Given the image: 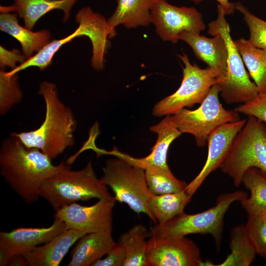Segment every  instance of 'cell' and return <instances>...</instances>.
Segmentation results:
<instances>
[{
	"label": "cell",
	"instance_id": "cell-1",
	"mask_svg": "<svg viewBox=\"0 0 266 266\" xmlns=\"http://www.w3.org/2000/svg\"><path fill=\"white\" fill-rule=\"evenodd\" d=\"M51 160L39 149L27 147L11 133L0 147V174L24 201L32 204L40 197L43 183L66 165L63 161L55 165Z\"/></svg>",
	"mask_w": 266,
	"mask_h": 266
},
{
	"label": "cell",
	"instance_id": "cell-2",
	"mask_svg": "<svg viewBox=\"0 0 266 266\" xmlns=\"http://www.w3.org/2000/svg\"><path fill=\"white\" fill-rule=\"evenodd\" d=\"M38 94L43 97L45 103L43 123L35 130L11 134L27 147L39 149L53 159L74 145L76 121L71 109L59 99L54 83L42 82Z\"/></svg>",
	"mask_w": 266,
	"mask_h": 266
},
{
	"label": "cell",
	"instance_id": "cell-3",
	"mask_svg": "<svg viewBox=\"0 0 266 266\" xmlns=\"http://www.w3.org/2000/svg\"><path fill=\"white\" fill-rule=\"evenodd\" d=\"M75 20L79 26L73 33L64 38L50 41L34 55L7 72V74L12 75L31 66L44 70L51 64L54 56L63 45L75 37L84 35L89 38L92 44V66L96 70H101L104 66L105 55L110 45L108 39L116 35L115 29L102 15L94 12L88 6L78 10Z\"/></svg>",
	"mask_w": 266,
	"mask_h": 266
},
{
	"label": "cell",
	"instance_id": "cell-4",
	"mask_svg": "<svg viewBox=\"0 0 266 266\" xmlns=\"http://www.w3.org/2000/svg\"><path fill=\"white\" fill-rule=\"evenodd\" d=\"M40 196L56 210L79 201L99 200L111 195L101 178L97 177L89 161L78 170H72L66 165L43 183Z\"/></svg>",
	"mask_w": 266,
	"mask_h": 266
},
{
	"label": "cell",
	"instance_id": "cell-5",
	"mask_svg": "<svg viewBox=\"0 0 266 266\" xmlns=\"http://www.w3.org/2000/svg\"><path fill=\"white\" fill-rule=\"evenodd\" d=\"M248 197L242 191L223 194L212 207L200 213L188 214L183 212L167 221L156 224L150 229V236L183 237L190 234H210L214 237L217 248H220L224 216L231 204Z\"/></svg>",
	"mask_w": 266,
	"mask_h": 266
},
{
	"label": "cell",
	"instance_id": "cell-6",
	"mask_svg": "<svg viewBox=\"0 0 266 266\" xmlns=\"http://www.w3.org/2000/svg\"><path fill=\"white\" fill-rule=\"evenodd\" d=\"M251 167L257 168L266 177V125L253 116H248L235 136L220 168L238 187Z\"/></svg>",
	"mask_w": 266,
	"mask_h": 266
},
{
	"label": "cell",
	"instance_id": "cell-7",
	"mask_svg": "<svg viewBox=\"0 0 266 266\" xmlns=\"http://www.w3.org/2000/svg\"><path fill=\"white\" fill-rule=\"evenodd\" d=\"M102 172L101 179L111 188L116 201L126 203L137 214H146L157 223L149 206L151 193L143 168L116 157L106 160Z\"/></svg>",
	"mask_w": 266,
	"mask_h": 266
},
{
	"label": "cell",
	"instance_id": "cell-8",
	"mask_svg": "<svg viewBox=\"0 0 266 266\" xmlns=\"http://www.w3.org/2000/svg\"><path fill=\"white\" fill-rule=\"evenodd\" d=\"M217 13V19L209 23L207 32L212 36L220 34L227 47V73L225 80L217 83L220 93L227 103H243L254 99L259 93L255 83L249 78L242 59L232 38L225 12L219 4Z\"/></svg>",
	"mask_w": 266,
	"mask_h": 266
},
{
	"label": "cell",
	"instance_id": "cell-9",
	"mask_svg": "<svg viewBox=\"0 0 266 266\" xmlns=\"http://www.w3.org/2000/svg\"><path fill=\"white\" fill-rule=\"evenodd\" d=\"M219 85L215 84L198 108H184L171 115L176 127L182 133L193 135L199 147L206 144L208 135L216 128L240 120L238 112L223 107L219 100Z\"/></svg>",
	"mask_w": 266,
	"mask_h": 266
},
{
	"label": "cell",
	"instance_id": "cell-10",
	"mask_svg": "<svg viewBox=\"0 0 266 266\" xmlns=\"http://www.w3.org/2000/svg\"><path fill=\"white\" fill-rule=\"evenodd\" d=\"M184 65L183 78L179 88L158 101L152 109L156 117L172 115L186 107L201 103L211 87L217 83L215 72L210 68H201L192 64L187 55H178Z\"/></svg>",
	"mask_w": 266,
	"mask_h": 266
},
{
	"label": "cell",
	"instance_id": "cell-11",
	"mask_svg": "<svg viewBox=\"0 0 266 266\" xmlns=\"http://www.w3.org/2000/svg\"><path fill=\"white\" fill-rule=\"evenodd\" d=\"M151 14L156 33L165 41L176 43L183 32L200 33L206 29L201 14L193 7L177 6L166 0H154Z\"/></svg>",
	"mask_w": 266,
	"mask_h": 266
},
{
	"label": "cell",
	"instance_id": "cell-12",
	"mask_svg": "<svg viewBox=\"0 0 266 266\" xmlns=\"http://www.w3.org/2000/svg\"><path fill=\"white\" fill-rule=\"evenodd\" d=\"M116 201L111 196L99 199L91 206L74 202L57 209L54 217L62 221L67 229L86 233L112 231L113 210Z\"/></svg>",
	"mask_w": 266,
	"mask_h": 266
},
{
	"label": "cell",
	"instance_id": "cell-13",
	"mask_svg": "<svg viewBox=\"0 0 266 266\" xmlns=\"http://www.w3.org/2000/svg\"><path fill=\"white\" fill-rule=\"evenodd\" d=\"M203 263L197 245L185 236L147 240L146 266H202Z\"/></svg>",
	"mask_w": 266,
	"mask_h": 266
},
{
	"label": "cell",
	"instance_id": "cell-14",
	"mask_svg": "<svg viewBox=\"0 0 266 266\" xmlns=\"http://www.w3.org/2000/svg\"><path fill=\"white\" fill-rule=\"evenodd\" d=\"M65 224L55 218L48 227L17 228L0 232V266H7L10 259L43 244L66 230Z\"/></svg>",
	"mask_w": 266,
	"mask_h": 266
},
{
	"label": "cell",
	"instance_id": "cell-15",
	"mask_svg": "<svg viewBox=\"0 0 266 266\" xmlns=\"http://www.w3.org/2000/svg\"><path fill=\"white\" fill-rule=\"evenodd\" d=\"M246 119L228 123L215 129L208 135V154L202 168L198 175L188 185L185 191L193 197L206 177L213 171L220 168L227 156L233 141L244 126Z\"/></svg>",
	"mask_w": 266,
	"mask_h": 266
},
{
	"label": "cell",
	"instance_id": "cell-16",
	"mask_svg": "<svg viewBox=\"0 0 266 266\" xmlns=\"http://www.w3.org/2000/svg\"><path fill=\"white\" fill-rule=\"evenodd\" d=\"M150 130L158 135L151 152L143 158H136L121 152L116 148L106 154L122 159L131 164L143 168L153 166L164 169L169 168L167 164V154L170 144L182 133L173 122L171 115L165 116L159 123L152 126Z\"/></svg>",
	"mask_w": 266,
	"mask_h": 266
},
{
	"label": "cell",
	"instance_id": "cell-17",
	"mask_svg": "<svg viewBox=\"0 0 266 266\" xmlns=\"http://www.w3.org/2000/svg\"><path fill=\"white\" fill-rule=\"evenodd\" d=\"M213 36L209 38L200 33L184 31L179 38L191 47L198 59L215 72L217 83H220L227 76L228 50L225 40L220 34Z\"/></svg>",
	"mask_w": 266,
	"mask_h": 266
},
{
	"label": "cell",
	"instance_id": "cell-18",
	"mask_svg": "<svg viewBox=\"0 0 266 266\" xmlns=\"http://www.w3.org/2000/svg\"><path fill=\"white\" fill-rule=\"evenodd\" d=\"M85 233L66 229L49 241L22 254L30 266H58Z\"/></svg>",
	"mask_w": 266,
	"mask_h": 266
},
{
	"label": "cell",
	"instance_id": "cell-19",
	"mask_svg": "<svg viewBox=\"0 0 266 266\" xmlns=\"http://www.w3.org/2000/svg\"><path fill=\"white\" fill-rule=\"evenodd\" d=\"M112 231L87 233L72 250L68 266H89L101 259L115 245Z\"/></svg>",
	"mask_w": 266,
	"mask_h": 266
},
{
	"label": "cell",
	"instance_id": "cell-20",
	"mask_svg": "<svg viewBox=\"0 0 266 266\" xmlns=\"http://www.w3.org/2000/svg\"><path fill=\"white\" fill-rule=\"evenodd\" d=\"M78 0H13L10 6H1L0 11L16 12L24 22L25 27L32 30L44 15L54 10L64 12V21L69 18L72 7Z\"/></svg>",
	"mask_w": 266,
	"mask_h": 266
},
{
	"label": "cell",
	"instance_id": "cell-21",
	"mask_svg": "<svg viewBox=\"0 0 266 266\" xmlns=\"http://www.w3.org/2000/svg\"><path fill=\"white\" fill-rule=\"evenodd\" d=\"M17 16L16 13L1 12L0 29L20 43L23 55L28 59L50 42L51 33L47 30L34 32L22 27L18 23Z\"/></svg>",
	"mask_w": 266,
	"mask_h": 266
},
{
	"label": "cell",
	"instance_id": "cell-22",
	"mask_svg": "<svg viewBox=\"0 0 266 266\" xmlns=\"http://www.w3.org/2000/svg\"><path fill=\"white\" fill-rule=\"evenodd\" d=\"M116 1V8L107 20L113 28L120 24L128 29L147 27L151 23V10L154 0Z\"/></svg>",
	"mask_w": 266,
	"mask_h": 266
},
{
	"label": "cell",
	"instance_id": "cell-23",
	"mask_svg": "<svg viewBox=\"0 0 266 266\" xmlns=\"http://www.w3.org/2000/svg\"><path fill=\"white\" fill-rule=\"evenodd\" d=\"M234 42L259 93L266 92V51L243 38Z\"/></svg>",
	"mask_w": 266,
	"mask_h": 266
},
{
	"label": "cell",
	"instance_id": "cell-24",
	"mask_svg": "<svg viewBox=\"0 0 266 266\" xmlns=\"http://www.w3.org/2000/svg\"><path fill=\"white\" fill-rule=\"evenodd\" d=\"M241 183L250 192L249 197L240 202L247 215H263L266 212V177L255 167L244 173Z\"/></svg>",
	"mask_w": 266,
	"mask_h": 266
},
{
	"label": "cell",
	"instance_id": "cell-25",
	"mask_svg": "<svg viewBox=\"0 0 266 266\" xmlns=\"http://www.w3.org/2000/svg\"><path fill=\"white\" fill-rule=\"evenodd\" d=\"M192 197L185 189L180 193L162 195L151 193L148 203L157 223L162 224L184 212L185 207Z\"/></svg>",
	"mask_w": 266,
	"mask_h": 266
},
{
	"label": "cell",
	"instance_id": "cell-26",
	"mask_svg": "<svg viewBox=\"0 0 266 266\" xmlns=\"http://www.w3.org/2000/svg\"><path fill=\"white\" fill-rule=\"evenodd\" d=\"M230 248L231 252L224 262L214 266H249L257 255L245 226L243 225H238L232 229Z\"/></svg>",
	"mask_w": 266,
	"mask_h": 266
},
{
	"label": "cell",
	"instance_id": "cell-27",
	"mask_svg": "<svg viewBox=\"0 0 266 266\" xmlns=\"http://www.w3.org/2000/svg\"><path fill=\"white\" fill-rule=\"evenodd\" d=\"M150 236L142 224L133 226L120 236L118 242L126 254L123 266H146L147 237Z\"/></svg>",
	"mask_w": 266,
	"mask_h": 266
},
{
	"label": "cell",
	"instance_id": "cell-28",
	"mask_svg": "<svg viewBox=\"0 0 266 266\" xmlns=\"http://www.w3.org/2000/svg\"><path fill=\"white\" fill-rule=\"evenodd\" d=\"M144 170L148 189L153 195L177 193L186 188V182L176 178L170 168L148 166Z\"/></svg>",
	"mask_w": 266,
	"mask_h": 266
},
{
	"label": "cell",
	"instance_id": "cell-29",
	"mask_svg": "<svg viewBox=\"0 0 266 266\" xmlns=\"http://www.w3.org/2000/svg\"><path fill=\"white\" fill-rule=\"evenodd\" d=\"M18 73L8 75L0 70V114L6 113L15 104L20 102L23 94L20 88Z\"/></svg>",
	"mask_w": 266,
	"mask_h": 266
},
{
	"label": "cell",
	"instance_id": "cell-30",
	"mask_svg": "<svg viewBox=\"0 0 266 266\" xmlns=\"http://www.w3.org/2000/svg\"><path fill=\"white\" fill-rule=\"evenodd\" d=\"M235 9L243 15L249 29L250 42L266 51V21L254 15L240 1L235 2Z\"/></svg>",
	"mask_w": 266,
	"mask_h": 266
},
{
	"label": "cell",
	"instance_id": "cell-31",
	"mask_svg": "<svg viewBox=\"0 0 266 266\" xmlns=\"http://www.w3.org/2000/svg\"><path fill=\"white\" fill-rule=\"evenodd\" d=\"M263 215H248L245 226L257 254L266 258V222Z\"/></svg>",
	"mask_w": 266,
	"mask_h": 266
},
{
	"label": "cell",
	"instance_id": "cell-32",
	"mask_svg": "<svg viewBox=\"0 0 266 266\" xmlns=\"http://www.w3.org/2000/svg\"><path fill=\"white\" fill-rule=\"evenodd\" d=\"M239 113L253 116L266 125V92L259 93L252 100L235 108Z\"/></svg>",
	"mask_w": 266,
	"mask_h": 266
},
{
	"label": "cell",
	"instance_id": "cell-33",
	"mask_svg": "<svg viewBox=\"0 0 266 266\" xmlns=\"http://www.w3.org/2000/svg\"><path fill=\"white\" fill-rule=\"evenodd\" d=\"M126 259L124 248L118 242L106 254L104 258L100 259L94 263L92 266H122Z\"/></svg>",
	"mask_w": 266,
	"mask_h": 266
},
{
	"label": "cell",
	"instance_id": "cell-34",
	"mask_svg": "<svg viewBox=\"0 0 266 266\" xmlns=\"http://www.w3.org/2000/svg\"><path fill=\"white\" fill-rule=\"evenodd\" d=\"M27 59L24 55L21 54L17 49L8 50L3 46H0V66L2 69L8 66L12 69L16 68L17 63L24 62Z\"/></svg>",
	"mask_w": 266,
	"mask_h": 266
},
{
	"label": "cell",
	"instance_id": "cell-35",
	"mask_svg": "<svg viewBox=\"0 0 266 266\" xmlns=\"http://www.w3.org/2000/svg\"><path fill=\"white\" fill-rule=\"evenodd\" d=\"M195 4H198L203 0H190ZM223 8L226 15H231L234 13L235 9V2H231L229 0H215Z\"/></svg>",
	"mask_w": 266,
	"mask_h": 266
},
{
	"label": "cell",
	"instance_id": "cell-36",
	"mask_svg": "<svg viewBox=\"0 0 266 266\" xmlns=\"http://www.w3.org/2000/svg\"><path fill=\"white\" fill-rule=\"evenodd\" d=\"M7 266H28V263L22 254L12 256L9 260Z\"/></svg>",
	"mask_w": 266,
	"mask_h": 266
},
{
	"label": "cell",
	"instance_id": "cell-37",
	"mask_svg": "<svg viewBox=\"0 0 266 266\" xmlns=\"http://www.w3.org/2000/svg\"><path fill=\"white\" fill-rule=\"evenodd\" d=\"M264 218L266 222V212L264 214Z\"/></svg>",
	"mask_w": 266,
	"mask_h": 266
},
{
	"label": "cell",
	"instance_id": "cell-38",
	"mask_svg": "<svg viewBox=\"0 0 266 266\" xmlns=\"http://www.w3.org/2000/svg\"></svg>",
	"mask_w": 266,
	"mask_h": 266
}]
</instances>
